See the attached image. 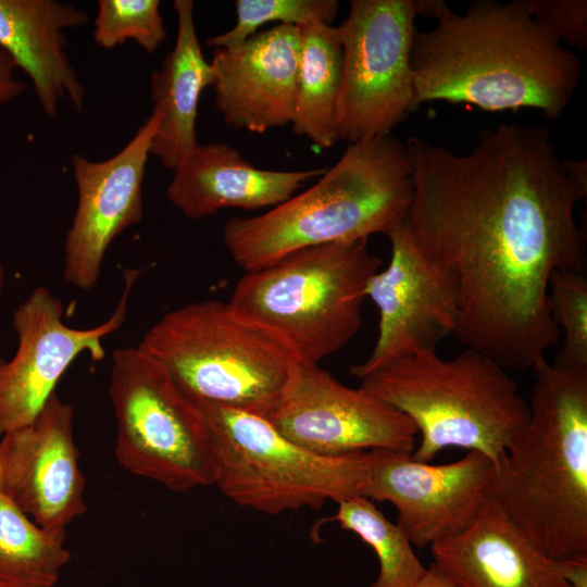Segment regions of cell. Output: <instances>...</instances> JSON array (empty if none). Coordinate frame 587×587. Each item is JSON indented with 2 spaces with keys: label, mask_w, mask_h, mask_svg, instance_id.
I'll use <instances>...</instances> for the list:
<instances>
[{
  "label": "cell",
  "mask_w": 587,
  "mask_h": 587,
  "mask_svg": "<svg viewBox=\"0 0 587 587\" xmlns=\"http://www.w3.org/2000/svg\"><path fill=\"white\" fill-rule=\"evenodd\" d=\"M300 55L292 132L315 147L327 149L338 140L337 103L342 74V48L337 27L309 24L299 27Z\"/></svg>",
  "instance_id": "7402d4cb"
},
{
  "label": "cell",
  "mask_w": 587,
  "mask_h": 587,
  "mask_svg": "<svg viewBox=\"0 0 587 587\" xmlns=\"http://www.w3.org/2000/svg\"><path fill=\"white\" fill-rule=\"evenodd\" d=\"M529 419L507 450L492 499L560 561L587 557V369L534 367Z\"/></svg>",
  "instance_id": "3957f363"
},
{
  "label": "cell",
  "mask_w": 587,
  "mask_h": 587,
  "mask_svg": "<svg viewBox=\"0 0 587 587\" xmlns=\"http://www.w3.org/2000/svg\"><path fill=\"white\" fill-rule=\"evenodd\" d=\"M332 520L375 552L379 571L369 587H416L426 573L427 567L416 557L405 534L369 498L357 496L338 502Z\"/></svg>",
  "instance_id": "cb8c5ba5"
},
{
  "label": "cell",
  "mask_w": 587,
  "mask_h": 587,
  "mask_svg": "<svg viewBox=\"0 0 587 587\" xmlns=\"http://www.w3.org/2000/svg\"><path fill=\"white\" fill-rule=\"evenodd\" d=\"M159 0H99L93 20V41L111 50L136 42L147 53H154L166 39Z\"/></svg>",
  "instance_id": "4316f807"
},
{
  "label": "cell",
  "mask_w": 587,
  "mask_h": 587,
  "mask_svg": "<svg viewBox=\"0 0 587 587\" xmlns=\"http://www.w3.org/2000/svg\"><path fill=\"white\" fill-rule=\"evenodd\" d=\"M162 121L153 108L132 139L114 155L92 161L71 158L77 204L63 246L62 276L66 284L92 289L113 240L143 216L142 184L151 146Z\"/></svg>",
  "instance_id": "9a60e30c"
},
{
  "label": "cell",
  "mask_w": 587,
  "mask_h": 587,
  "mask_svg": "<svg viewBox=\"0 0 587 587\" xmlns=\"http://www.w3.org/2000/svg\"><path fill=\"white\" fill-rule=\"evenodd\" d=\"M416 587H461L435 563H432Z\"/></svg>",
  "instance_id": "4dcf8cb0"
},
{
  "label": "cell",
  "mask_w": 587,
  "mask_h": 587,
  "mask_svg": "<svg viewBox=\"0 0 587 587\" xmlns=\"http://www.w3.org/2000/svg\"><path fill=\"white\" fill-rule=\"evenodd\" d=\"M413 191L404 142L390 134L352 142L308 189L263 214L228 218L223 242L245 272L259 270L303 248L387 235L405 221Z\"/></svg>",
  "instance_id": "277c9868"
},
{
  "label": "cell",
  "mask_w": 587,
  "mask_h": 587,
  "mask_svg": "<svg viewBox=\"0 0 587 587\" xmlns=\"http://www.w3.org/2000/svg\"><path fill=\"white\" fill-rule=\"evenodd\" d=\"M196 401L210 429L213 486L236 504L277 515L363 496L370 451L319 455L287 439L264 416Z\"/></svg>",
  "instance_id": "ba28073f"
},
{
  "label": "cell",
  "mask_w": 587,
  "mask_h": 587,
  "mask_svg": "<svg viewBox=\"0 0 587 587\" xmlns=\"http://www.w3.org/2000/svg\"><path fill=\"white\" fill-rule=\"evenodd\" d=\"M496 477L495 463L479 451L435 465L407 452L372 450L363 497L391 503L410 542L425 548L469 527L492 498Z\"/></svg>",
  "instance_id": "4fadbf2b"
},
{
  "label": "cell",
  "mask_w": 587,
  "mask_h": 587,
  "mask_svg": "<svg viewBox=\"0 0 587 587\" xmlns=\"http://www.w3.org/2000/svg\"><path fill=\"white\" fill-rule=\"evenodd\" d=\"M559 570L570 587H587V557L560 560Z\"/></svg>",
  "instance_id": "f546056e"
},
{
  "label": "cell",
  "mask_w": 587,
  "mask_h": 587,
  "mask_svg": "<svg viewBox=\"0 0 587 587\" xmlns=\"http://www.w3.org/2000/svg\"><path fill=\"white\" fill-rule=\"evenodd\" d=\"M139 270L124 271V290L112 314L101 324L77 328L64 322L65 308L47 287H37L16 307L12 327L16 350L0 358V439L30 423L57 392V386L83 354L105 355L103 340L125 322L130 291Z\"/></svg>",
  "instance_id": "8fae6325"
},
{
  "label": "cell",
  "mask_w": 587,
  "mask_h": 587,
  "mask_svg": "<svg viewBox=\"0 0 587 587\" xmlns=\"http://www.w3.org/2000/svg\"><path fill=\"white\" fill-rule=\"evenodd\" d=\"M535 22L551 37L578 49L587 48L586 0H530Z\"/></svg>",
  "instance_id": "83f0119b"
},
{
  "label": "cell",
  "mask_w": 587,
  "mask_h": 587,
  "mask_svg": "<svg viewBox=\"0 0 587 587\" xmlns=\"http://www.w3.org/2000/svg\"><path fill=\"white\" fill-rule=\"evenodd\" d=\"M300 45L299 27L277 24L214 49L215 107L227 125L263 134L291 123Z\"/></svg>",
  "instance_id": "e0dca14e"
},
{
  "label": "cell",
  "mask_w": 587,
  "mask_h": 587,
  "mask_svg": "<svg viewBox=\"0 0 587 587\" xmlns=\"http://www.w3.org/2000/svg\"><path fill=\"white\" fill-rule=\"evenodd\" d=\"M74 409L53 394L28 424L0 439V490L33 521L65 529L86 511Z\"/></svg>",
  "instance_id": "2e32d148"
},
{
  "label": "cell",
  "mask_w": 587,
  "mask_h": 587,
  "mask_svg": "<svg viewBox=\"0 0 587 587\" xmlns=\"http://www.w3.org/2000/svg\"><path fill=\"white\" fill-rule=\"evenodd\" d=\"M87 11L58 0H0V49L30 79L37 100L55 118L66 99L82 111L86 88L67 53L66 30L86 25Z\"/></svg>",
  "instance_id": "d6986e66"
},
{
  "label": "cell",
  "mask_w": 587,
  "mask_h": 587,
  "mask_svg": "<svg viewBox=\"0 0 587 587\" xmlns=\"http://www.w3.org/2000/svg\"><path fill=\"white\" fill-rule=\"evenodd\" d=\"M325 170L258 168L225 142L198 145L173 170L166 198L189 220L207 217L226 208L273 209L308 182L317 179Z\"/></svg>",
  "instance_id": "ac0fdd59"
},
{
  "label": "cell",
  "mask_w": 587,
  "mask_h": 587,
  "mask_svg": "<svg viewBox=\"0 0 587 587\" xmlns=\"http://www.w3.org/2000/svg\"><path fill=\"white\" fill-rule=\"evenodd\" d=\"M266 419L290 441L324 457L372 450L412 453L417 434L395 407L312 363L297 365Z\"/></svg>",
  "instance_id": "7c38bea8"
},
{
  "label": "cell",
  "mask_w": 587,
  "mask_h": 587,
  "mask_svg": "<svg viewBox=\"0 0 587 587\" xmlns=\"http://www.w3.org/2000/svg\"><path fill=\"white\" fill-rule=\"evenodd\" d=\"M548 303L564 340L554 361L566 370L587 369V277L583 271L561 270L549 280Z\"/></svg>",
  "instance_id": "d4e9b609"
},
{
  "label": "cell",
  "mask_w": 587,
  "mask_h": 587,
  "mask_svg": "<svg viewBox=\"0 0 587 587\" xmlns=\"http://www.w3.org/2000/svg\"><path fill=\"white\" fill-rule=\"evenodd\" d=\"M429 548L433 563L461 587H570L558 561L537 548L492 498L469 527Z\"/></svg>",
  "instance_id": "ffe728a7"
},
{
  "label": "cell",
  "mask_w": 587,
  "mask_h": 587,
  "mask_svg": "<svg viewBox=\"0 0 587 587\" xmlns=\"http://www.w3.org/2000/svg\"><path fill=\"white\" fill-rule=\"evenodd\" d=\"M0 587H18L14 584L0 579Z\"/></svg>",
  "instance_id": "836d02e7"
},
{
  "label": "cell",
  "mask_w": 587,
  "mask_h": 587,
  "mask_svg": "<svg viewBox=\"0 0 587 587\" xmlns=\"http://www.w3.org/2000/svg\"><path fill=\"white\" fill-rule=\"evenodd\" d=\"M361 386L413 422L421 441L412 458L421 462L460 447L484 453L498 471L529 419L507 369L471 348L451 359L437 350L405 357L361 378Z\"/></svg>",
  "instance_id": "5b68a950"
},
{
  "label": "cell",
  "mask_w": 587,
  "mask_h": 587,
  "mask_svg": "<svg viewBox=\"0 0 587 587\" xmlns=\"http://www.w3.org/2000/svg\"><path fill=\"white\" fill-rule=\"evenodd\" d=\"M405 145L414 182L405 222L455 284L452 336L505 369H533L561 335L548 303L551 275L585 271L574 213L587 190L542 125L484 128L465 154L419 137Z\"/></svg>",
  "instance_id": "6da1fadb"
},
{
  "label": "cell",
  "mask_w": 587,
  "mask_h": 587,
  "mask_svg": "<svg viewBox=\"0 0 587 587\" xmlns=\"http://www.w3.org/2000/svg\"><path fill=\"white\" fill-rule=\"evenodd\" d=\"M380 265L369 239L308 247L246 272L227 303L298 362L319 364L359 330L367 284Z\"/></svg>",
  "instance_id": "8992f818"
},
{
  "label": "cell",
  "mask_w": 587,
  "mask_h": 587,
  "mask_svg": "<svg viewBox=\"0 0 587 587\" xmlns=\"http://www.w3.org/2000/svg\"><path fill=\"white\" fill-rule=\"evenodd\" d=\"M425 0H352L337 27L342 74L339 140L389 135L416 108L411 49Z\"/></svg>",
  "instance_id": "30bf717a"
},
{
  "label": "cell",
  "mask_w": 587,
  "mask_h": 587,
  "mask_svg": "<svg viewBox=\"0 0 587 587\" xmlns=\"http://www.w3.org/2000/svg\"><path fill=\"white\" fill-rule=\"evenodd\" d=\"M564 166L571 178L582 188L587 190V162L584 160L563 159Z\"/></svg>",
  "instance_id": "1f68e13d"
},
{
  "label": "cell",
  "mask_w": 587,
  "mask_h": 587,
  "mask_svg": "<svg viewBox=\"0 0 587 587\" xmlns=\"http://www.w3.org/2000/svg\"><path fill=\"white\" fill-rule=\"evenodd\" d=\"M177 34L173 49L160 68L150 76L153 108L162 112V121L151 146V155L168 170L199 143L196 125L200 96L212 86L213 72L204 59L193 18L191 0H175Z\"/></svg>",
  "instance_id": "44dd1931"
},
{
  "label": "cell",
  "mask_w": 587,
  "mask_h": 587,
  "mask_svg": "<svg viewBox=\"0 0 587 587\" xmlns=\"http://www.w3.org/2000/svg\"><path fill=\"white\" fill-rule=\"evenodd\" d=\"M4 282H5V267L0 255V296L4 287Z\"/></svg>",
  "instance_id": "d6a6232c"
},
{
  "label": "cell",
  "mask_w": 587,
  "mask_h": 587,
  "mask_svg": "<svg viewBox=\"0 0 587 587\" xmlns=\"http://www.w3.org/2000/svg\"><path fill=\"white\" fill-rule=\"evenodd\" d=\"M137 347L196 400L264 417L300 363L280 341L218 299L168 311Z\"/></svg>",
  "instance_id": "52a82bcc"
},
{
  "label": "cell",
  "mask_w": 587,
  "mask_h": 587,
  "mask_svg": "<svg viewBox=\"0 0 587 587\" xmlns=\"http://www.w3.org/2000/svg\"><path fill=\"white\" fill-rule=\"evenodd\" d=\"M10 57L0 49V109L23 95L27 85L16 76Z\"/></svg>",
  "instance_id": "f1b7e54d"
},
{
  "label": "cell",
  "mask_w": 587,
  "mask_h": 587,
  "mask_svg": "<svg viewBox=\"0 0 587 587\" xmlns=\"http://www.w3.org/2000/svg\"><path fill=\"white\" fill-rule=\"evenodd\" d=\"M65 540V529L41 527L0 490V579L53 587L71 560Z\"/></svg>",
  "instance_id": "603a6c76"
},
{
  "label": "cell",
  "mask_w": 587,
  "mask_h": 587,
  "mask_svg": "<svg viewBox=\"0 0 587 587\" xmlns=\"http://www.w3.org/2000/svg\"><path fill=\"white\" fill-rule=\"evenodd\" d=\"M389 264L369 282L366 298L378 309V334L373 350L350 372L363 378L405 357L437 350L452 336L459 307L452 278L421 251L407 222L386 235Z\"/></svg>",
  "instance_id": "5bb4252c"
},
{
  "label": "cell",
  "mask_w": 587,
  "mask_h": 587,
  "mask_svg": "<svg viewBox=\"0 0 587 587\" xmlns=\"http://www.w3.org/2000/svg\"><path fill=\"white\" fill-rule=\"evenodd\" d=\"M436 21L411 49L415 104H473L484 111L540 110L560 117L576 91L579 59L533 18L530 0H475L463 14L425 0Z\"/></svg>",
  "instance_id": "7a4b0ae2"
},
{
  "label": "cell",
  "mask_w": 587,
  "mask_h": 587,
  "mask_svg": "<svg viewBox=\"0 0 587 587\" xmlns=\"http://www.w3.org/2000/svg\"><path fill=\"white\" fill-rule=\"evenodd\" d=\"M236 24L213 36L207 45L213 49L237 46L272 22L301 27L309 24L332 25L339 8L336 0H236Z\"/></svg>",
  "instance_id": "484cf974"
},
{
  "label": "cell",
  "mask_w": 587,
  "mask_h": 587,
  "mask_svg": "<svg viewBox=\"0 0 587 587\" xmlns=\"http://www.w3.org/2000/svg\"><path fill=\"white\" fill-rule=\"evenodd\" d=\"M109 395L122 467L176 492L214 485L207 417L164 365L138 347L115 350Z\"/></svg>",
  "instance_id": "9c48e42d"
}]
</instances>
